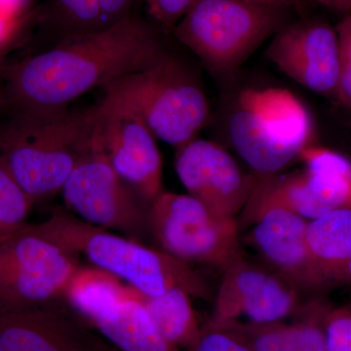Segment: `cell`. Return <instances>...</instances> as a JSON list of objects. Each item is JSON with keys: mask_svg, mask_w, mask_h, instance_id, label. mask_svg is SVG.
Masks as SVG:
<instances>
[{"mask_svg": "<svg viewBox=\"0 0 351 351\" xmlns=\"http://www.w3.org/2000/svg\"><path fill=\"white\" fill-rule=\"evenodd\" d=\"M166 54L156 29L132 13L106 29L66 36L52 49L0 66L4 114L69 107Z\"/></svg>", "mask_w": 351, "mask_h": 351, "instance_id": "1", "label": "cell"}, {"mask_svg": "<svg viewBox=\"0 0 351 351\" xmlns=\"http://www.w3.org/2000/svg\"><path fill=\"white\" fill-rule=\"evenodd\" d=\"M93 107L7 112L0 119V159L36 202L61 191L92 147Z\"/></svg>", "mask_w": 351, "mask_h": 351, "instance_id": "2", "label": "cell"}, {"mask_svg": "<svg viewBox=\"0 0 351 351\" xmlns=\"http://www.w3.org/2000/svg\"><path fill=\"white\" fill-rule=\"evenodd\" d=\"M29 226L64 251L84 254L101 269L130 283L141 294L156 297L181 288L198 299L208 301L213 297L199 272L166 252L147 248L62 212Z\"/></svg>", "mask_w": 351, "mask_h": 351, "instance_id": "3", "label": "cell"}, {"mask_svg": "<svg viewBox=\"0 0 351 351\" xmlns=\"http://www.w3.org/2000/svg\"><path fill=\"white\" fill-rule=\"evenodd\" d=\"M313 134L308 110L280 88L244 90L230 120L233 147L260 176L277 174L299 159Z\"/></svg>", "mask_w": 351, "mask_h": 351, "instance_id": "4", "label": "cell"}, {"mask_svg": "<svg viewBox=\"0 0 351 351\" xmlns=\"http://www.w3.org/2000/svg\"><path fill=\"white\" fill-rule=\"evenodd\" d=\"M281 8L240 0H198L173 32L208 68L230 73L282 29Z\"/></svg>", "mask_w": 351, "mask_h": 351, "instance_id": "5", "label": "cell"}, {"mask_svg": "<svg viewBox=\"0 0 351 351\" xmlns=\"http://www.w3.org/2000/svg\"><path fill=\"white\" fill-rule=\"evenodd\" d=\"M106 88L130 101L156 138L177 149L197 138L209 117L202 88L169 54Z\"/></svg>", "mask_w": 351, "mask_h": 351, "instance_id": "6", "label": "cell"}, {"mask_svg": "<svg viewBox=\"0 0 351 351\" xmlns=\"http://www.w3.org/2000/svg\"><path fill=\"white\" fill-rule=\"evenodd\" d=\"M149 219L164 252L182 262L223 270L243 256L237 219L212 211L193 196L163 191L152 203Z\"/></svg>", "mask_w": 351, "mask_h": 351, "instance_id": "7", "label": "cell"}, {"mask_svg": "<svg viewBox=\"0 0 351 351\" xmlns=\"http://www.w3.org/2000/svg\"><path fill=\"white\" fill-rule=\"evenodd\" d=\"M105 92L93 107L92 145L126 184L152 203L163 191L156 136L130 101L108 88Z\"/></svg>", "mask_w": 351, "mask_h": 351, "instance_id": "8", "label": "cell"}, {"mask_svg": "<svg viewBox=\"0 0 351 351\" xmlns=\"http://www.w3.org/2000/svg\"><path fill=\"white\" fill-rule=\"evenodd\" d=\"M76 267L73 254L23 226L0 244V306H32L64 294Z\"/></svg>", "mask_w": 351, "mask_h": 351, "instance_id": "9", "label": "cell"}, {"mask_svg": "<svg viewBox=\"0 0 351 351\" xmlns=\"http://www.w3.org/2000/svg\"><path fill=\"white\" fill-rule=\"evenodd\" d=\"M301 291L269 267L244 256L223 269L211 319L218 322H280L302 304Z\"/></svg>", "mask_w": 351, "mask_h": 351, "instance_id": "10", "label": "cell"}, {"mask_svg": "<svg viewBox=\"0 0 351 351\" xmlns=\"http://www.w3.org/2000/svg\"><path fill=\"white\" fill-rule=\"evenodd\" d=\"M56 299L32 306H0V351H108L80 314Z\"/></svg>", "mask_w": 351, "mask_h": 351, "instance_id": "11", "label": "cell"}, {"mask_svg": "<svg viewBox=\"0 0 351 351\" xmlns=\"http://www.w3.org/2000/svg\"><path fill=\"white\" fill-rule=\"evenodd\" d=\"M176 171L189 195L232 218L243 211L258 179L243 172L223 147L199 138L177 149Z\"/></svg>", "mask_w": 351, "mask_h": 351, "instance_id": "12", "label": "cell"}, {"mask_svg": "<svg viewBox=\"0 0 351 351\" xmlns=\"http://www.w3.org/2000/svg\"><path fill=\"white\" fill-rule=\"evenodd\" d=\"M69 207L87 223L134 232L142 226V211L125 182L98 149L82 157L62 186Z\"/></svg>", "mask_w": 351, "mask_h": 351, "instance_id": "13", "label": "cell"}, {"mask_svg": "<svg viewBox=\"0 0 351 351\" xmlns=\"http://www.w3.org/2000/svg\"><path fill=\"white\" fill-rule=\"evenodd\" d=\"M265 56L302 86L336 96L339 80L336 29L319 21L284 25L274 34Z\"/></svg>", "mask_w": 351, "mask_h": 351, "instance_id": "14", "label": "cell"}, {"mask_svg": "<svg viewBox=\"0 0 351 351\" xmlns=\"http://www.w3.org/2000/svg\"><path fill=\"white\" fill-rule=\"evenodd\" d=\"M249 225V244L269 269L302 293L325 290L307 241L308 221L282 208H269L256 215Z\"/></svg>", "mask_w": 351, "mask_h": 351, "instance_id": "15", "label": "cell"}, {"mask_svg": "<svg viewBox=\"0 0 351 351\" xmlns=\"http://www.w3.org/2000/svg\"><path fill=\"white\" fill-rule=\"evenodd\" d=\"M90 322L119 351H181L161 336L134 288L104 307Z\"/></svg>", "mask_w": 351, "mask_h": 351, "instance_id": "16", "label": "cell"}, {"mask_svg": "<svg viewBox=\"0 0 351 351\" xmlns=\"http://www.w3.org/2000/svg\"><path fill=\"white\" fill-rule=\"evenodd\" d=\"M306 237L325 289L351 285V209L308 221Z\"/></svg>", "mask_w": 351, "mask_h": 351, "instance_id": "17", "label": "cell"}, {"mask_svg": "<svg viewBox=\"0 0 351 351\" xmlns=\"http://www.w3.org/2000/svg\"><path fill=\"white\" fill-rule=\"evenodd\" d=\"M309 184L329 211L351 209V160L327 147L309 145L301 152Z\"/></svg>", "mask_w": 351, "mask_h": 351, "instance_id": "18", "label": "cell"}, {"mask_svg": "<svg viewBox=\"0 0 351 351\" xmlns=\"http://www.w3.org/2000/svg\"><path fill=\"white\" fill-rule=\"evenodd\" d=\"M140 297L168 343L181 351H188L195 345L201 326L191 304V295L186 291L174 288L156 297L140 293Z\"/></svg>", "mask_w": 351, "mask_h": 351, "instance_id": "19", "label": "cell"}, {"mask_svg": "<svg viewBox=\"0 0 351 351\" xmlns=\"http://www.w3.org/2000/svg\"><path fill=\"white\" fill-rule=\"evenodd\" d=\"M103 269H77L64 290L68 304L84 319L91 320L104 307L121 299L132 288Z\"/></svg>", "mask_w": 351, "mask_h": 351, "instance_id": "20", "label": "cell"}, {"mask_svg": "<svg viewBox=\"0 0 351 351\" xmlns=\"http://www.w3.org/2000/svg\"><path fill=\"white\" fill-rule=\"evenodd\" d=\"M331 307L324 298L315 297L292 316L290 326L301 351H328L325 321Z\"/></svg>", "mask_w": 351, "mask_h": 351, "instance_id": "21", "label": "cell"}, {"mask_svg": "<svg viewBox=\"0 0 351 351\" xmlns=\"http://www.w3.org/2000/svg\"><path fill=\"white\" fill-rule=\"evenodd\" d=\"M34 203L0 159V244L27 225Z\"/></svg>", "mask_w": 351, "mask_h": 351, "instance_id": "22", "label": "cell"}, {"mask_svg": "<svg viewBox=\"0 0 351 351\" xmlns=\"http://www.w3.org/2000/svg\"><path fill=\"white\" fill-rule=\"evenodd\" d=\"M221 323H225L239 332L255 351H301L290 323L283 321L271 323L225 321Z\"/></svg>", "mask_w": 351, "mask_h": 351, "instance_id": "23", "label": "cell"}, {"mask_svg": "<svg viewBox=\"0 0 351 351\" xmlns=\"http://www.w3.org/2000/svg\"><path fill=\"white\" fill-rule=\"evenodd\" d=\"M53 12L66 36L103 29L98 0H54Z\"/></svg>", "mask_w": 351, "mask_h": 351, "instance_id": "24", "label": "cell"}, {"mask_svg": "<svg viewBox=\"0 0 351 351\" xmlns=\"http://www.w3.org/2000/svg\"><path fill=\"white\" fill-rule=\"evenodd\" d=\"M188 351H255L225 323L210 319L201 326L199 337Z\"/></svg>", "mask_w": 351, "mask_h": 351, "instance_id": "25", "label": "cell"}, {"mask_svg": "<svg viewBox=\"0 0 351 351\" xmlns=\"http://www.w3.org/2000/svg\"><path fill=\"white\" fill-rule=\"evenodd\" d=\"M339 40V80L336 97L351 107V14H346L336 27Z\"/></svg>", "mask_w": 351, "mask_h": 351, "instance_id": "26", "label": "cell"}, {"mask_svg": "<svg viewBox=\"0 0 351 351\" xmlns=\"http://www.w3.org/2000/svg\"><path fill=\"white\" fill-rule=\"evenodd\" d=\"M325 328L328 351H351V306H332Z\"/></svg>", "mask_w": 351, "mask_h": 351, "instance_id": "27", "label": "cell"}, {"mask_svg": "<svg viewBox=\"0 0 351 351\" xmlns=\"http://www.w3.org/2000/svg\"><path fill=\"white\" fill-rule=\"evenodd\" d=\"M197 1L198 0H145L149 15L166 31H173L176 25Z\"/></svg>", "mask_w": 351, "mask_h": 351, "instance_id": "28", "label": "cell"}, {"mask_svg": "<svg viewBox=\"0 0 351 351\" xmlns=\"http://www.w3.org/2000/svg\"><path fill=\"white\" fill-rule=\"evenodd\" d=\"M134 1L135 0H98L101 27L106 29L130 15Z\"/></svg>", "mask_w": 351, "mask_h": 351, "instance_id": "29", "label": "cell"}, {"mask_svg": "<svg viewBox=\"0 0 351 351\" xmlns=\"http://www.w3.org/2000/svg\"><path fill=\"white\" fill-rule=\"evenodd\" d=\"M32 29H21L0 36V66L7 61V57L16 48L20 47Z\"/></svg>", "mask_w": 351, "mask_h": 351, "instance_id": "30", "label": "cell"}, {"mask_svg": "<svg viewBox=\"0 0 351 351\" xmlns=\"http://www.w3.org/2000/svg\"><path fill=\"white\" fill-rule=\"evenodd\" d=\"M311 1L317 2L330 8L338 10L339 12L350 14L351 12V0H311Z\"/></svg>", "mask_w": 351, "mask_h": 351, "instance_id": "31", "label": "cell"}, {"mask_svg": "<svg viewBox=\"0 0 351 351\" xmlns=\"http://www.w3.org/2000/svg\"><path fill=\"white\" fill-rule=\"evenodd\" d=\"M246 3L254 4V5L265 7H283L290 4L295 0H240Z\"/></svg>", "mask_w": 351, "mask_h": 351, "instance_id": "32", "label": "cell"}, {"mask_svg": "<svg viewBox=\"0 0 351 351\" xmlns=\"http://www.w3.org/2000/svg\"><path fill=\"white\" fill-rule=\"evenodd\" d=\"M5 112V99H4L3 85L0 80V119L3 117Z\"/></svg>", "mask_w": 351, "mask_h": 351, "instance_id": "33", "label": "cell"}, {"mask_svg": "<svg viewBox=\"0 0 351 351\" xmlns=\"http://www.w3.org/2000/svg\"><path fill=\"white\" fill-rule=\"evenodd\" d=\"M108 351H119V350H117V348H113V346H110V350H108Z\"/></svg>", "mask_w": 351, "mask_h": 351, "instance_id": "34", "label": "cell"}, {"mask_svg": "<svg viewBox=\"0 0 351 351\" xmlns=\"http://www.w3.org/2000/svg\"><path fill=\"white\" fill-rule=\"evenodd\" d=\"M350 306H351V304H350Z\"/></svg>", "mask_w": 351, "mask_h": 351, "instance_id": "35", "label": "cell"}]
</instances>
